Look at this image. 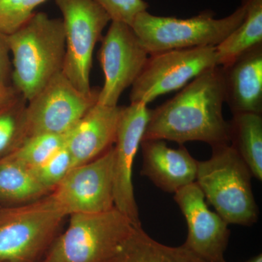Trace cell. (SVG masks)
Returning a JSON list of instances; mask_svg holds the SVG:
<instances>
[{"label": "cell", "mask_w": 262, "mask_h": 262, "mask_svg": "<svg viewBox=\"0 0 262 262\" xmlns=\"http://www.w3.org/2000/svg\"><path fill=\"white\" fill-rule=\"evenodd\" d=\"M222 67L198 76L171 99L151 110L142 141H203L212 146L229 144Z\"/></svg>", "instance_id": "cell-1"}, {"label": "cell", "mask_w": 262, "mask_h": 262, "mask_svg": "<svg viewBox=\"0 0 262 262\" xmlns=\"http://www.w3.org/2000/svg\"><path fill=\"white\" fill-rule=\"evenodd\" d=\"M8 36L13 54L12 84L27 101L63 70L66 36L63 20L35 13Z\"/></svg>", "instance_id": "cell-2"}, {"label": "cell", "mask_w": 262, "mask_h": 262, "mask_svg": "<svg viewBox=\"0 0 262 262\" xmlns=\"http://www.w3.org/2000/svg\"><path fill=\"white\" fill-rule=\"evenodd\" d=\"M69 216L68 227L52 243L43 262H113L140 227L115 208Z\"/></svg>", "instance_id": "cell-3"}, {"label": "cell", "mask_w": 262, "mask_h": 262, "mask_svg": "<svg viewBox=\"0 0 262 262\" xmlns=\"http://www.w3.org/2000/svg\"><path fill=\"white\" fill-rule=\"evenodd\" d=\"M252 174L230 144L212 146V155L198 161L196 183L205 198L227 222L251 226L258 211L252 187Z\"/></svg>", "instance_id": "cell-4"}, {"label": "cell", "mask_w": 262, "mask_h": 262, "mask_svg": "<svg viewBox=\"0 0 262 262\" xmlns=\"http://www.w3.org/2000/svg\"><path fill=\"white\" fill-rule=\"evenodd\" d=\"M245 15L243 4L222 18H214L208 10L186 19L158 16L146 10L136 17L130 27L150 56L173 50L215 47L239 27Z\"/></svg>", "instance_id": "cell-5"}, {"label": "cell", "mask_w": 262, "mask_h": 262, "mask_svg": "<svg viewBox=\"0 0 262 262\" xmlns=\"http://www.w3.org/2000/svg\"><path fill=\"white\" fill-rule=\"evenodd\" d=\"M67 215L51 193L0 208V262H33L51 246Z\"/></svg>", "instance_id": "cell-6"}, {"label": "cell", "mask_w": 262, "mask_h": 262, "mask_svg": "<svg viewBox=\"0 0 262 262\" xmlns=\"http://www.w3.org/2000/svg\"><path fill=\"white\" fill-rule=\"evenodd\" d=\"M63 15L66 36L63 75L82 92H91L93 53L103 29L111 21L94 0H56Z\"/></svg>", "instance_id": "cell-7"}, {"label": "cell", "mask_w": 262, "mask_h": 262, "mask_svg": "<svg viewBox=\"0 0 262 262\" xmlns=\"http://www.w3.org/2000/svg\"><path fill=\"white\" fill-rule=\"evenodd\" d=\"M216 66L215 46L150 55L131 86L130 103L148 105L160 96L183 89L198 76Z\"/></svg>", "instance_id": "cell-8"}, {"label": "cell", "mask_w": 262, "mask_h": 262, "mask_svg": "<svg viewBox=\"0 0 262 262\" xmlns=\"http://www.w3.org/2000/svg\"><path fill=\"white\" fill-rule=\"evenodd\" d=\"M100 89L90 93L76 89L63 72L55 75L27 101L29 136L67 134L97 103Z\"/></svg>", "instance_id": "cell-9"}, {"label": "cell", "mask_w": 262, "mask_h": 262, "mask_svg": "<svg viewBox=\"0 0 262 262\" xmlns=\"http://www.w3.org/2000/svg\"><path fill=\"white\" fill-rule=\"evenodd\" d=\"M113 146L101 156L71 170L51 192L66 215L102 213L115 208Z\"/></svg>", "instance_id": "cell-10"}, {"label": "cell", "mask_w": 262, "mask_h": 262, "mask_svg": "<svg viewBox=\"0 0 262 262\" xmlns=\"http://www.w3.org/2000/svg\"><path fill=\"white\" fill-rule=\"evenodd\" d=\"M149 56L130 25L112 21L102 38L98 56L104 84L100 89L97 102L117 106L122 93L135 82Z\"/></svg>", "instance_id": "cell-11"}, {"label": "cell", "mask_w": 262, "mask_h": 262, "mask_svg": "<svg viewBox=\"0 0 262 262\" xmlns=\"http://www.w3.org/2000/svg\"><path fill=\"white\" fill-rule=\"evenodd\" d=\"M150 114L146 103H130L123 106L113 145L114 204L136 226L141 225L133 185V165Z\"/></svg>", "instance_id": "cell-12"}, {"label": "cell", "mask_w": 262, "mask_h": 262, "mask_svg": "<svg viewBox=\"0 0 262 262\" xmlns=\"http://www.w3.org/2000/svg\"><path fill=\"white\" fill-rule=\"evenodd\" d=\"M174 200L187 221V238L183 247L206 262H227L229 224L208 208L196 182L174 193Z\"/></svg>", "instance_id": "cell-13"}, {"label": "cell", "mask_w": 262, "mask_h": 262, "mask_svg": "<svg viewBox=\"0 0 262 262\" xmlns=\"http://www.w3.org/2000/svg\"><path fill=\"white\" fill-rule=\"evenodd\" d=\"M122 108L97 102L67 133L66 147L75 167L96 159L114 145Z\"/></svg>", "instance_id": "cell-14"}, {"label": "cell", "mask_w": 262, "mask_h": 262, "mask_svg": "<svg viewBox=\"0 0 262 262\" xmlns=\"http://www.w3.org/2000/svg\"><path fill=\"white\" fill-rule=\"evenodd\" d=\"M141 174L164 192L175 193L195 182L198 160L185 146L172 149L163 140L141 141Z\"/></svg>", "instance_id": "cell-15"}, {"label": "cell", "mask_w": 262, "mask_h": 262, "mask_svg": "<svg viewBox=\"0 0 262 262\" xmlns=\"http://www.w3.org/2000/svg\"><path fill=\"white\" fill-rule=\"evenodd\" d=\"M222 67L225 103L232 115L262 113V44Z\"/></svg>", "instance_id": "cell-16"}, {"label": "cell", "mask_w": 262, "mask_h": 262, "mask_svg": "<svg viewBox=\"0 0 262 262\" xmlns=\"http://www.w3.org/2000/svg\"><path fill=\"white\" fill-rule=\"evenodd\" d=\"M229 144L246 163L252 177L262 180V117L234 114L229 122Z\"/></svg>", "instance_id": "cell-17"}, {"label": "cell", "mask_w": 262, "mask_h": 262, "mask_svg": "<svg viewBox=\"0 0 262 262\" xmlns=\"http://www.w3.org/2000/svg\"><path fill=\"white\" fill-rule=\"evenodd\" d=\"M246 8L244 20L215 46L217 66L225 67L251 48L262 44V0H242Z\"/></svg>", "instance_id": "cell-18"}, {"label": "cell", "mask_w": 262, "mask_h": 262, "mask_svg": "<svg viewBox=\"0 0 262 262\" xmlns=\"http://www.w3.org/2000/svg\"><path fill=\"white\" fill-rule=\"evenodd\" d=\"M31 169L12 158L0 160V202L8 206L37 201L50 194Z\"/></svg>", "instance_id": "cell-19"}, {"label": "cell", "mask_w": 262, "mask_h": 262, "mask_svg": "<svg viewBox=\"0 0 262 262\" xmlns=\"http://www.w3.org/2000/svg\"><path fill=\"white\" fill-rule=\"evenodd\" d=\"M113 262H206L183 246L170 247L157 242L136 227L121 253Z\"/></svg>", "instance_id": "cell-20"}, {"label": "cell", "mask_w": 262, "mask_h": 262, "mask_svg": "<svg viewBox=\"0 0 262 262\" xmlns=\"http://www.w3.org/2000/svg\"><path fill=\"white\" fill-rule=\"evenodd\" d=\"M27 104L20 94L0 107V160L12 154L29 137Z\"/></svg>", "instance_id": "cell-21"}, {"label": "cell", "mask_w": 262, "mask_h": 262, "mask_svg": "<svg viewBox=\"0 0 262 262\" xmlns=\"http://www.w3.org/2000/svg\"><path fill=\"white\" fill-rule=\"evenodd\" d=\"M66 139L67 134H41L30 136L18 149L7 157L29 169L36 168L65 147Z\"/></svg>", "instance_id": "cell-22"}, {"label": "cell", "mask_w": 262, "mask_h": 262, "mask_svg": "<svg viewBox=\"0 0 262 262\" xmlns=\"http://www.w3.org/2000/svg\"><path fill=\"white\" fill-rule=\"evenodd\" d=\"M46 0H0V33L10 35L27 23Z\"/></svg>", "instance_id": "cell-23"}, {"label": "cell", "mask_w": 262, "mask_h": 262, "mask_svg": "<svg viewBox=\"0 0 262 262\" xmlns=\"http://www.w3.org/2000/svg\"><path fill=\"white\" fill-rule=\"evenodd\" d=\"M73 168V158L65 146L46 163L31 170L39 184L52 192Z\"/></svg>", "instance_id": "cell-24"}, {"label": "cell", "mask_w": 262, "mask_h": 262, "mask_svg": "<svg viewBox=\"0 0 262 262\" xmlns=\"http://www.w3.org/2000/svg\"><path fill=\"white\" fill-rule=\"evenodd\" d=\"M103 8L111 21L122 22L131 26L139 13L146 11L149 5L144 0H94Z\"/></svg>", "instance_id": "cell-25"}, {"label": "cell", "mask_w": 262, "mask_h": 262, "mask_svg": "<svg viewBox=\"0 0 262 262\" xmlns=\"http://www.w3.org/2000/svg\"><path fill=\"white\" fill-rule=\"evenodd\" d=\"M10 53L8 36L0 33V90L13 85V64L10 61Z\"/></svg>", "instance_id": "cell-26"}, {"label": "cell", "mask_w": 262, "mask_h": 262, "mask_svg": "<svg viewBox=\"0 0 262 262\" xmlns=\"http://www.w3.org/2000/svg\"><path fill=\"white\" fill-rule=\"evenodd\" d=\"M20 94L13 85L10 86L5 89L0 90V107L11 102Z\"/></svg>", "instance_id": "cell-27"}, {"label": "cell", "mask_w": 262, "mask_h": 262, "mask_svg": "<svg viewBox=\"0 0 262 262\" xmlns=\"http://www.w3.org/2000/svg\"><path fill=\"white\" fill-rule=\"evenodd\" d=\"M244 262H262V255H258V256H255V257Z\"/></svg>", "instance_id": "cell-28"}]
</instances>
